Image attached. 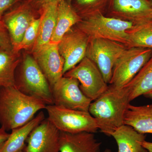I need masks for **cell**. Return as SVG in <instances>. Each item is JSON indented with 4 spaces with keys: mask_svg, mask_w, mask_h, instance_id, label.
<instances>
[{
    "mask_svg": "<svg viewBox=\"0 0 152 152\" xmlns=\"http://www.w3.org/2000/svg\"><path fill=\"white\" fill-rule=\"evenodd\" d=\"M47 105L39 99L23 94L15 86L0 88V124L12 131L29 122Z\"/></svg>",
    "mask_w": 152,
    "mask_h": 152,
    "instance_id": "obj_1",
    "label": "cell"
},
{
    "mask_svg": "<svg viewBox=\"0 0 152 152\" xmlns=\"http://www.w3.org/2000/svg\"><path fill=\"white\" fill-rule=\"evenodd\" d=\"M126 88L111 85L96 99L90 104L88 112L95 118L99 129L106 135L124 124L125 113L130 102Z\"/></svg>",
    "mask_w": 152,
    "mask_h": 152,
    "instance_id": "obj_2",
    "label": "cell"
},
{
    "mask_svg": "<svg viewBox=\"0 0 152 152\" xmlns=\"http://www.w3.org/2000/svg\"><path fill=\"white\" fill-rule=\"evenodd\" d=\"M15 87L23 94L54 104L50 86L33 56L26 53L16 71Z\"/></svg>",
    "mask_w": 152,
    "mask_h": 152,
    "instance_id": "obj_3",
    "label": "cell"
},
{
    "mask_svg": "<svg viewBox=\"0 0 152 152\" xmlns=\"http://www.w3.org/2000/svg\"><path fill=\"white\" fill-rule=\"evenodd\" d=\"M134 26L131 22L105 16L101 12L83 18L76 25V26L86 34L90 40L106 39L124 44L127 47L129 41L127 31Z\"/></svg>",
    "mask_w": 152,
    "mask_h": 152,
    "instance_id": "obj_4",
    "label": "cell"
},
{
    "mask_svg": "<svg viewBox=\"0 0 152 152\" xmlns=\"http://www.w3.org/2000/svg\"><path fill=\"white\" fill-rule=\"evenodd\" d=\"M48 119L60 132L71 134L94 133L99 129L96 121L89 112L66 108L54 104L46 107Z\"/></svg>",
    "mask_w": 152,
    "mask_h": 152,
    "instance_id": "obj_5",
    "label": "cell"
},
{
    "mask_svg": "<svg viewBox=\"0 0 152 152\" xmlns=\"http://www.w3.org/2000/svg\"><path fill=\"white\" fill-rule=\"evenodd\" d=\"M152 55L151 49L128 48L114 65L110 84L119 88L125 86L138 73Z\"/></svg>",
    "mask_w": 152,
    "mask_h": 152,
    "instance_id": "obj_6",
    "label": "cell"
},
{
    "mask_svg": "<svg viewBox=\"0 0 152 152\" xmlns=\"http://www.w3.org/2000/svg\"><path fill=\"white\" fill-rule=\"evenodd\" d=\"M128 47L121 43L103 39H90L86 57L96 64L107 83L111 80L117 60Z\"/></svg>",
    "mask_w": 152,
    "mask_h": 152,
    "instance_id": "obj_7",
    "label": "cell"
},
{
    "mask_svg": "<svg viewBox=\"0 0 152 152\" xmlns=\"http://www.w3.org/2000/svg\"><path fill=\"white\" fill-rule=\"evenodd\" d=\"M63 76L77 80L82 92L92 102L105 92L109 87L96 64L87 57Z\"/></svg>",
    "mask_w": 152,
    "mask_h": 152,
    "instance_id": "obj_8",
    "label": "cell"
},
{
    "mask_svg": "<svg viewBox=\"0 0 152 152\" xmlns=\"http://www.w3.org/2000/svg\"><path fill=\"white\" fill-rule=\"evenodd\" d=\"M40 15L28 0H22L3 15L1 20L8 31L14 51L17 52L26 30L34 19Z\"/></svg>",
    "mask_w": 152,
    "mask_h": 152,
    "instance_id": "obj_9",
    "label": "cell"
},
{
    "mask_svg": "<svg viewBox=\"0 0 152 152\" xmlns=\"http://www.w3.org/2000/svg\"><path fill=\"white\" fill-rule=\"evenodd\" d=\"M54 104L66 108L88 112L92 101L80 88V83L74 78L63 76L51 88Z\"/></svg>",
    "mask_w": 152,
    "mask_h": 152,
    "instance_id": "obj_10",
    "label": "cell"
},
{
    "mask_svg": "<svg viewBox=\"0 0 152 152\" xmlns=\"http://www.w3.org/2000/svg\"><path fill=\"white\" fill-rule=\"evenodd\" d=\"M89 40L86 34L76 26L63 36L57 44L60 54L64 61L63 76L86 57Z\"/></svg>",
    "mask_w": 152,
    "mask_h": 152,
    "instance_id": "obj_11",
    "label": "cell"
},
{
    "mask_svg": "<svg viewBox=\"0 0 152 152\" xmlns=\"http://www.w3.org/2000/svg\"><path fill=\"white\" fill-rule=\"evenodd\" d=\"M110 17L135 25L152 20V4L148 0H111Z\"/></svg>",
    "mask_w": 152,
    "mask_h": 152,
    "instance_id": "obj_12",
    "label": "cell"
},
{
    "mask_svg": "<svg viewBox=\"0 0 152 152\" xmlns=\"http://www.w3.org/2000/svg\"><path fill=\"white\" fill-rule=\"evenodd\" d=\"M60 132L48 119L30 133L24 152H59Z\"/></svg>",
    "mask_w": 152,
    "mask_h": 152,
    "instance_id": "obj_13",
    "label": "cell"
},
{
    "mask_svg": "<svg viewBox=\"0 0 152 152\" xmlns=\"http://www.w3.org/2000/svg\"><path fill=\"white\" fill-rule=\"evenodd\" d=\"M51 88L63 77L64 61L56 44L50 43L32 53Z\"/></svg>",
    "mask_w": 152,
    "mask_h": 152,
    "instance_id": "obj_14",
    "label": "cell"
},
{
    "mask_svg": "<svg viewBox=\"0 0 152 152\" xmlns=\"http://www.w3.org/2000/svg\"><path fill=\"white\" fill-rule=\"evenodd\" d=\"M101 145L94 133L60 132L59 152H99Z\"/></svg>",
    "mask_w": 152,
    "mask_h": 152,
    "instance_id": "obj_15",
    "label": "cell"
},
{
    "mask_svg": "<svg viewBox=\"0 0 152 152\" xmlns=\"http://www.w3.org/2000/svg\"><path fill=\"white\" fill-rule=\"evenodd\" d=\"M45 119L44 113L40 111L29 122L12 130L9 137L0 144V152H19L23 151L30 133Z\"/></svg>",
    "mask_w": 152,
    "mask_h": 152,
    "instance_id": "obj_16",
    "label": "cell"
},
{
    "mask_svg": "<svg viewBox=\"0 0 152 152\" xmlns=\"http://www.w3.org/2000/svg\"><path fill=\"white\" fill-rule=\"evenodd\" d=\"M82 20L71 4L66 0L60 1L58 3L56 21L50 43L58 44L66 33Z\"/></svg>",
    "mask_w": 152,
    "mask_h": 152,
    "instance_id": "obj_17",
    "label": "cell"
},
{
    "mask_svg": "<svg viewBox=\"0 0 152 152\" xmlns=\"http://www.w3.org/2000/svg\"><path fill=\"white\" fill-rule=\"evenodd\" d=\"M118 145V152H148L142 145L146 136L132 127L124 125L111 134Z\"/></svg>",
    "mask_w": 152,
    "mask_h": 152,
    "instance_id": "obj_18",
    "label": "cell"
},
{
    "mask_svg": "<svg viewBox=\"0 0 152 152\" xmlns=\"http://www.w3.org/2000/svg\"><path fill=\"white\" fill-rule=\"evenodd\" d=\"M58 3H52L43 9L37 38L31 53L38 51L50 43L56 21Z\"/></svg>",
    "mask_w": 152,
    "mask_h": 152,
    "instance_id": "obj_19",
    "label": "cell"
},
{
    "mask_svg": "<svg viewBox=\"0 0 152 152\" xmlns=\"http://www.w3.org/2000/svg\"><path fill=\"white\" fill-rule=\"evenodd\" d=\"M124 124L140 134H152V104L140 106L129 104L125 113Z\"/></svg>",
    "mask_w": 152,
    "mask_h": 152,
    "instance_id": "obj_20",
    "label": "cell"
},
{
    "mask_svg": "<svg viewBox=\"0 0 152 152\" xmlns=\"http://www.w3.org/2000/svg\"><path fill=\"white\" fill-rule=\"evenodd\" d=\"M131 102L144 95L152 99V55L138 73L125 86Z\"/></svg>",
    "mask_w": 152,
    "mask_h": 152,
    "instance_id": "obj_21",
    "label": "cell"
},
{
    "mask_svg": "<svg viewBox=\"0 0 152 152\" xmlns=\"http://www.w3.org/2000/svg\"><path fill=\"white\" fill-rule=\"evenodd\" d=\"M21 60L20 53L0 48V88L15 86L16 71Z\"/></svg>",
    "mask_w": 152,
    "mask_h": 152,
    "instance_id": "obj_22",
    "label": "cell"
},
{
    "mask_svg": "<svg viewBox=\"0 0 152 152\" xmlns=\"http://www.w3.org/2000/svg\"><path fill=\"white\" fill-rule=\"evenodd\" d=\"M129 34L128 48H142L152 50V21L134 26L127 31Z\"/></svg>",
    "mask_w": 152,
    "mask_h": 152,
    "instance_id": "obj_23",
    "label": "cell"
},
{
    "mask_svg": "<svg viewBox=\"0 0 152 152\" xmlns=\"http://www.w3.org/2000/svg\"><path fill=\"white\" fill-rule=\"evenodd\" d=\"M109 0H73L72 4L82 19L97 12L102 13Z\"/></svg>",
    "mask_w": 152,
    "mask_h": 152,
    "instance_id": "obj_24",
    "label": "cell"
},
{
    "mask_svg": "<svg viewBox=\"0 0 152 152\" xmlns=\"http://www.w3.org/2000/svg\"><path fill=\"white\" fill-rule=\"evenodd\" d=\"M41 20L40 15L39 18L34 19L26 30L21 42L17 49L18 53H20L23 50L30 51V53L31 51L37 38Z\"/></svg>",
    "mask_w": 152,
    "mask_h": 152,
    "instance_id": "obj_25",
    "label": "cell"
},
{
    "mask_svg": "<svg viewBox=\"0 0 152 152\" xmlns=\"http://www.w3.org/2000/svg\"><path fill=\"white\" fill-rule=\"evenodd\" d=\"M0 48L14 51L8 31L1 20H0Z\"/></svg>",
    "mask_w": 152,
    "mask_h": 152,
    "instance_id": "obj_26",
    "label": "cell"
},
{
    "mask_svg": "<svg viewBox=\"0 0 152 152\" xmlns=\"http://www.w3.org/2000/svg\"><path fill=\"white\" fill-rule=\"evenodd\" d=\"M22 0H0V20L7 11Z\"/></svg>",
    "mask_w": 152,
    "mask_h": 152,
    "instance_id": "obj_27",
    "label": "cell"
},
{
    "mask_svg": "<svg viewBox=\"0 0 152 152\" xmlns=\"http://www.w3.org/2000/svg\"><path fill=\"white\" fill-rule=\"evenodd\" d=\"M32 4L33 6L41 14L43 9L45 7L52 4V3H58L61 0H28Z\"/></svg>",
    "mask_w": 152,
    "mask_h": 152,
    "instance_id": "obj_28",
    "label": "cell"
},
{
    "mask_svg": "<svg viewBox=\"0 0 152 152\" xmlns=\"http://www.w3.org/2000/svg\"><path fill=\"white\" fill-rule=\"evenodd\" d=\"M10 134L7 132V131H6L4 128L1 126L0 127V144L4 142L9 137Z\"/></svg>",
    "mask_w": 152,
    "mask_h": 152,
    "instance_id": "obj_29",
    "label": "cell"
},
{
    "mask_svg": "<svg viewBox=\"0 0 152 152\" xmlns=\"http://www.w3.org/2000/svg\"><path fill=\"white\" fill-rule=\"evenodd\" d=\"M142 145L148 151V152H152V142L144 141L142 143Z\"/></svg>",
    "mask_w": 152,
    "mask_h": 152,
    "instance_id": "obj_30",
    "label": "cell"
},
{
    "mask_svg": "<svg viewBox=\"0 0 152 152\" xmlns=\"http://www.w3.org/2000/svg\"><path fill=\"white\" fill-rule=\"evenodd\" d=\"M103 152H112V151L111 150L109 149H106L105 150V151H104Z\"/></svg>",
    "mask_w": 152,
    "mask_h": 152,
    "instance_id": "obj_31",
    "label": "cell"
},
{
    "mask_svg": "<svg viewBox=\"0 0 152 152\" xmlns=\"http://www.w3.org/2000/svg\"><path fill=\"white\" fill-rule=\"evenodd\" d=\"M67 2H68V3H69V4H72V1L73 0H66Z\"/></svg>",
    "mask_w": 152,
    "mask_h": 152,
    "instance_id": "obj_32",
    "label": "cell"
},
{
    "mask_svg": "<svg viewBox=\"0 0 152 152\" xmlns=\"http://www.w3.org/2000/svg\"><path fill=\"white\" fill-rule=\"evenodd\" d=\"M151 3V4H152V0H148Z\"/></svg>",
    "mask_w": 152,
    "mask_h": 152,
    "instance_id": "obj_33",
    "label": "cell"
},
{
    "mask_svg": "<svg viewBox=\"0 0 152 152\" xmlns=\"http://www.w3.org/2000/svg\"><path fill=\"white\" fill-rule=\"evenodd\" d=\"M19 152H24V151L23 150V151H21Z\"/></svg>",
    "mask_w": 152,
    "mask_h": 152,
    "instance_id": "obj_34",
    "label": "cell"
},
{
    "mask_svg": "<svg viewBox=\"0 0 152 152\" xmlns=\"http://www.w3.org/2000/svg\"><path fill=\"white\" fill-rule=\"evenodd\" d=\"M151 21H152V20H151Z\"/></svg>",
    "mask_w": 152,
    "mask_h": 152,
    "instance_id": "obj_35",
    "label": "cell"
}]
</instances>
